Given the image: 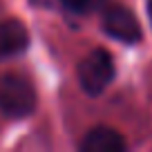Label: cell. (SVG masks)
<instances>
[{
  "mask_svg": "<svg viewBox=\"0 0 152 152\" xmlns=\"http://www.w3.org/2000/svg\"><path fill=\"white\" fill-rule=\"evenodd\" d=\"M36 107V90L25 74H0V112L11 119L29 116Z\"/></svg>",
  "mask_w": 152,
  "mask_h": 152,
  "instance_id": "6da1fadb",
  "label": "cell"
},
{
  "mask_svg": "<svg viewBox=\"0 0 152 152\" xmlns=\"http://www.w3.org/2000/svg\"><path fill=\"white\" fill-rule=\"evenodd\" d=\"M114 78V61L105 49H92L78 63V83L90 96H99Z\"/></svg>",
  "mask_w": 152,
  "mask_h": 152,
  "instance_id": "7a4b0ae2",
  "label": "cell"
},
{
  "mask_svg": "<svg viewBox=\"0 0 152 152\" xmlns=\"http://www.w3.org/2000/svg\"><path fill=\"white\" fill-rule=\"evenodd\" d=\"M103 29L114 40L134 45L141 40V25L137 16L123 5H110L103 11Z\"/></svg>",
  "mask_w": 152,
  "mask_h": 152,
  "instance_id": "3957f363",
  "label": "cell"
},
{
  "mask_svg": "<svg viewBox=\"0 0 152 152\" xmlns=\"http://www.w3.org/2000/svg\"><path fill=\"white\" fill-rule=\"evenodd\" d=\"M81 150L83 152H123L125 139L114 128L99 125V128H92L85 134V139L81 143Z\"/></svg>",
  "mask_w": 152,
  "mask_h": 152,
  "instance_id": "277c9868",
  "label": "cell"
},
{
  "mask_svg": "<svg viewBox=\"0 0 152 152\" xmlns=\"http://www.w3.org/2000/svg\"><path fill=\"white\" fill-rule=\"evenodd\" d=\"M29 43L27 29L18 20H5L0 23V58L16 56V54L25 52Z\"/></svg>",
  "mask_w": 152,
  "mask_h": 152,
  "instance_id": "5b68a950",
  "label": "cell"
},
{
  "mask_svg": "<svg viewBox=\"0 0 152 152\" xmlns=\"http://www.w3.org/2000/svg\"><path fill=\"white\" fill-rule=\"evenodd\" d=\"M61 2L76 14H90V11L99 9L103 5V0H61Z\"/></svg>",
  "mask_w": 152,
  "mask_h": 152,
  "instance_id": "8992f818",
  "label": "cell"
},
{
  "mask_svg": "<svg viewBox=\"0 0 152 152\" xmlns=\"http://www.w3.org/2000/svg\"><path fill=\"white\" fill-rule=\"evenodd\" d=\"M148 14H150V23H152V0H150V5H148Z\"/></svg>",
  "mask_w": 152,
  "mask_h": 152,
  "instance_id": "52a82bcc",
  "label": "cell"
}]
</instances>
